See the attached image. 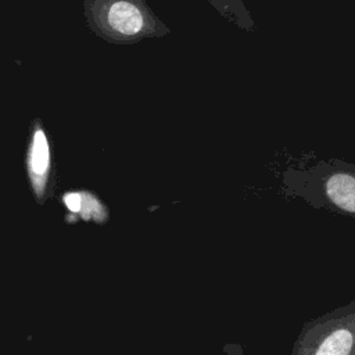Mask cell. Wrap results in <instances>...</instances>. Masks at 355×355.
<instances>
[{"label":"cell","mask_w":355,"mask_h":355,"mask_svg":"<svg viewBox=\"0 0 355 355\" xmlns=\"http://www.w3.org/2000/svg\"><path fill=\"white\" fill-rule=\"evenodd\" d=\"M50 161V153H49V144L46 140V136L43 130H36L33 136V143H32V151H31V172L36 178H42L49 166Z\"/></svg>","instance_id":"3957f363"},{"label":"cell","mask_w":355,"mask_h":355,"mask_svg":"<svg viewBox=\"0 0 355 355\" xmlns=\"http://www.w3.org/2000/svg\"><path fill=\"white\" fill-rule=\"evenodd\" d=\"M110 26L119 35L133 37L148 29V19L143 8L129 0H118L108 8Z\"/></svg>","instance_id":"6da1fadb"},{"label":"cell","mask_w":355,"mask_h":355,"mask_svg":"<svg viewBox=\"0 0 355 355\" xmlns=\"http://www.w3.org/2000/svg\"><path fill=\"white\" fill-rule=\"evenodd\" d=\"M352 345V336L348 330H337L330 334L319 347L316 355H348Z\"/></svg>","instance_id":"277c9868"},{"label":"cell","mask_w":355,"mask_h":355,"mask_svg":"<svg viewBox=\"0 0 355 355\" xmlns=\"http://www.w3.org/2000/svg\"><path fill=\"white\" fill-rule=\"evenodd\" d=\"M64 202L65 205L72 211V212H78L80 209V197L76 193H69L64 197Z\"/></svg>","instance_id":"5b68a950"},{"label":"cell","mask_w":355,"mask_h":355,"mask_svg":"<svg viewBox=\"0 0 355 355\" xmlns=\"http://www.w3.org/2000/svg\"><path fill=\"white\" fill-rule=\"evenodd\" d=\"M324 190L329 200L338 208L355 212V175L349 172H334L327 176Z\"/></svg>","instance_id":"7a4b0ae2"}]
</instances>
